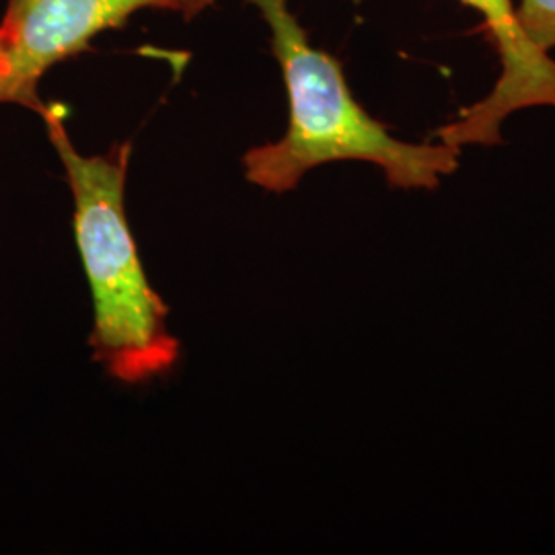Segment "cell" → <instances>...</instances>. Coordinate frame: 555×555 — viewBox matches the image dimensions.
<instances>
[{
    "label": "cell",
    "instance_id": "cell-1",
    "mask_svg": "<svg viewBox=\"0 0 555 555\" xmlns=\"http://www.w3.org/2000/svg\"><path fill=\"white\" fill-rule=\"evenodd\" d=\"M217 0H183L181 15L194 20ZM270 27L272 54L288 98L286 132L243 157L245 178L272 194L293 192L313 169L360 160L383 171L396 190H437L453 176L461 153L444 142H410L373 118L360 103L332 54L311 46L288 0H247Z\"/></svg>",
    "mask_w": 555,
    "mask_h": 555
},
{
    "label": "cell",
    "instance_id": "cell-2",
    "mask_svg": "<svg viewBox=\"0 0 555 555\" xmlns=\"http://www.w3.org/2000/svg\"><path fill=\"white\" fill-rule=\"evenodd\" d=\"M41 119L73 196L75 243L93 307V360L126 385L163 377L178 364L181 348L169 330V307L146 276L126 212L132 146L124 142L89 157L70 140L62 105L50 103Z\"/></svg>",
    "mask_w": 555,
    "mask_h": 555
},
{
    "label": "cell",
    "instance_id": "cell-3",
    "mask_svg": "<svg viewBox=\"0 0 555 555\" xmlns=\"http://www.w3.org/2000/svg\"><path fill=\"white\" fill-rule=\"evenodd\" d=\"M183 0H7L0 21V105L43 116L40 82L64 60L89 50L100 34L142 9L179 13Z\"/></svg>",
    "mask_w": 555,
    "mask_h": 555
},
{
    "label": "cell",
    "instance_id": "cell-4",
    "mask_svg": "<svg viewBox=\"0 0 555 555\" xmlns=\"http://www.w3.org/2000/svg\"><path fill=\"white\" fill-rule=\"evenodd\" d=\"M477 11L496 48L500 75L483 100L461 109L437 130V139L453 149L500 146L502 126L516 112L555 109V59L527 34L515 0H461Z\"/></svg>",
    "mask_w": 555,
    "mask_h": 555
},
{
    "label": "cell",
    "instance_id": "cell-5",
    "mask_svg": "<svg viewBox=\"0 0 555 555\" xmlns=\"http://www.w3.org/2000/svg\"><path fill=\"white\" fill-rule=\"evenodd\" d=\"M518 15L531 36L543 50L555 48V0H518Z\"/></svg>",
    "mask_w": 555,
    "mask_h": 555
}]
</instances>
